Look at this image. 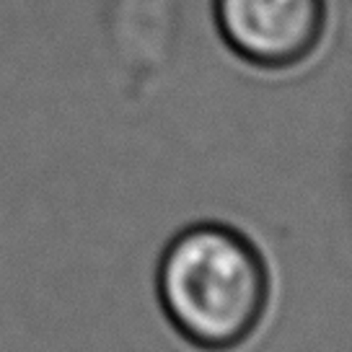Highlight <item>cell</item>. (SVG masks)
<instances>
[{
	"label": "cell",
	"mask_w": 352,
	"mask_h": 352,
	"mask_svg": "<svg viewBox=\"0 0 352 352\" xmlns=\"http://www.w3.org/2000/svg\"><path fill=\"white\" fill-rule=\"evenodd\" d=\"M155 298L182 340L202 352H231L252 340L272 303L262 246L223 220L189 223L155 264Z\"/></svg>",
	"instance_id": "cell-1"
},
{
	"label": "cell",
	"mask_w": 352,
	"mask_h": 352,
	"mask_svg": "<svg viewBox=\"0 0 352 352\" xmlns=\"http://www.w3.org/2000/svg\"><path fill=\"white\" fill-rule=\"evenodd\" d=\"M220 42L243 65L287 73L306 65L329 32L327 0H212Z\"/></svg>",
	"instance_id": "cell-2"
}]
</instances>
